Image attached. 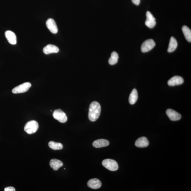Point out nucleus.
<instances>
[{
    "instance_id": "obj_3",
    "label": "nucleus",
    "mask_w": 191,
    "mask_h": 191,
    "mask_svg": "<svg viewBox=\"0 0 191 191\" xmlns=\"http://www.w3.org/2000/svg\"><path fill=\"white\" fill-rule=\"evenodd\" d=\"M102 164L104 167L111 171H116L118 169L117 162L114 160L111 159L104 160H103Z\"/></svg>"
},
{
    "instance_id": "obj_12",
    "label": "nucleus",
    "mask_w": 191,
    "mask_h": 191,
    "mask_svg": "<svg viewBox=\"0 0 191 191\" xmlns=\"http://www.w3.org/2000/svg\"><path fill=\"white\" fill-rule=\"evenodd\" d=\"M88 186L92 189L97 190L100 188L102 186V183L97 178H93L89 180L87 183Z\"/></svg>"
},
{
    "instance_id": "obj_17",
    "label": "nucleus",
    "mask_w": 191,
    "mask_h": 191,
    "mask_svg": "<svg viewBox=\"0 0 191 191\" xmlns=\"http://www.w3.org/2000/svg\"><path fill=\"white\" fill-rule=\"evenodd\" d=\"M178 43L176 39L174 37H171L170 40L169 47L167 50L168 52L169 53L173 52L176 49Z\"/></svg>"
},
{
    "instance_id": "obj_22",
    "label": "nucleus",
    "mask_w": 191,
    "mask_h": 191,
    "mask_svg": "<svg viewBox=\"0 0 191 191\" xmlns=\"http://www.w3.org/2000/svg\"><path fill=\"white\" fill-rule=\"evenodd\" d=\"M5 191H15V189L14 187H6L4 189Z\"/></svg>"
},
{
    "instance_id": "obj_20",
    "label": "nucleus",
    "mask_w": 191,
    "mask_h": 191,
    "mask_svg": "<svg viewBox=\"0 0 191 191\" xmlns=\"http://www.w3.org/2000/svg\"><path fill=\"white\" fill-rule=\"evenodd\" d=\"M118 58H119V56L117 53L115 51H114L112 53L111 57L109 60V63L112 65L115 64L118 62Z\"/></svg>"
},
{
    "instance_id": "obj_5",
    "label": "nucleus",
    "mask_w": 191,
    "mask_h": 191,
    "mask_svg": "<svg viewBox=\"0 0 191 191\" xmlns=\"http://www.w3.org/2000/svg\"><path fill=\"white\" fill-rule=\"evenodd\" d=\"M53 116L54 119L61 123H65L67 120V118L65 113L60 109L55 110L53 113Z\"/></svg>"
},
{
    "instance_id": "obj_2",
    "label": "nucleus",
    "mask_w": 191,
    "mask_h": 191,
    "mask_svg": "<svg viewBox=\"0 0 191 191\" xmlns=\"http://www.w3.org/2000/svg\"><path fill=\"white\" fill-rule=\"evenodd\" d=\"M39 128L37 122L35 120H32L27 123L24 126V130L29 134L35 133Z\"/></svg>"
},
{
    "instance_id": "obj_18",
    "label": "nucleus",
    "mask_w": 191,
    "mask_h": 191,
    "mask_svg": "<svg viewBox=\"0 0 191 191\" xmlns=\"http://www.w3.org/2000/svg\"><path fill=\"white\" fill-rule=\"evenodd\" d=\"M138 98V93L136 89H133L129 97V102L131 104H134L137 102Z\"/></svg>"
},
{
    "instance_id": "obj_1",
    "label": "nucleus",
    "mask_w": 191,
    "mask_h": 191,
    "mask_svg": "<svg viewBox=\"0 0 191 191\" xmlns=\"http://www.w3.org/2000/svg\"><path fill=\"white\" fill-rule=\"evenodd\" d=\"M101 112V107L99 103L96 101L92 102L89 109V120L93 122L96 121L100 116Z\"/></svg>"
},
{
    "instance_id": "obj_7",
    "label": "nucleus",
    "mask_w": 191,
    "mask_h": 191,
    "mask_svg": "<svg viewBox=\"0 0 191 191\" xmlns=\"http://www.w3.org/2000/svg\"><path fill=\"white\" fill-rule=\"evenodd\" d=\"M147 19L145 22V24L150 28H154L156 25V19L150 11H147L146 13Z\"/></svg>"
},
{
    "instance_id": "obj_14",
    "label": "nucleus",
    "mask_w": 191,
    "mask_h": 191,
    "mask_svg": "<svg viewBox=\"0 0 191 191\" xmlns=\"http://www.w3.org/2000/svg\"><path fill=\"white\" fill-rule=\"evenodd\" d=\"M149 144V141L146 137H141L137 139L135 143V146L137 147L145 148Z\"/></svg>"
},
{
    "instance_id": "obj_23",
    "label": "nucleus",
    "mask_w": 191,
    "mask_h": 191,
    "mask_svg": "<svg viewBox=\"0 0 191 191\" xmlns=\"http://www.w3.org/2000/svg\"><path fill=\"white\" fill-rule=\"evenodd\" d=\"M133 2L135 4L138 5L140 3V0H132Z\"/></svg>"
},
{
    "instance_id": "obj_21",
    "label": "nucleus",
    "mask_w": 191,
    "mask_h": 191,
    "mask_svg": "<svg viewBox=\"0 0 191 191\" xmlns=\"http://www.w3.org/2000/svg\"><path fill=\"white\" fill-rule=\"evenodd\" d=\"M49 147L53 150H61L62 149L63 146L61 143H57L53 141H50L49 143Z\"/></svg>"
},
{
    "instance_id": "obj_4",
    "label": "nucleus",
    "mask_w": 191,
    "mask_h": 191,
    "mask_svg": "<svg viewBox=\"0 0 191 191\" xmlns=\"http://www.w3.org/2000/svg\"><path fill=\"white\" fill-rule=\"evenodd\" d=\"M31 87V84L29 82H26L15 87L13 89L12 93L15 94L25 93Z\"/></svg>"
},
{
    "instance_id": "obj_19",
    "label": "nucleus",
    "mask_w": 191,
    "mask_h": 191,
    "mask_svg": "<svg viewBox=\"0 0 191 191\" xmlns=\"http://www.w3.org/2000/svg\"><path fill=\"white\" fill-rule=\"evenodd\" d=\"M182 30L184 37L188 42L191 41V30L188 27L186 26H183L182 28Z\"/></svg>"
},
{
    "instance_id": "obj_16",
    "label": "nucleus",
    "mask_w": 191,
    "mask_h": 191,
    "mask_svg": "<svg viewBox=\"0 0 191 191\" xmlns=\"http://www.w3.org/2000/svg\"><path fill=\"white\" fill-rule=\"evenodd\" d=\"M50 165L55 171H57L59 168L62 167L63 164L60 160L57 159H53L50 162Z\"/></svg>"
},
{
    "instance_id": "obj_6",
    "label": "nucleus",
    "mask_w": 191,
    "mask_h": 191,
    "mask_svg": "<svg viewBox=\"0 0 191 191\" xmlns=\"http://www.w3.org/2000/svg\"><path fill=\"white\" fill-rule=\"evenodd\" d=\"M155 43L153 40L149 39L144 41L141 46V51L143 53L148 52L155 46Z\"/></svg>"
},
{
    "instance_id": "obj_9",
    "label": "nucleus",
    "mask_w": 191,
    "mask_h": 191,
    "mask_svg": "<svg viewBox=\"0 0 191 191\" xmlns=\"http://www.w3.org/2000/svg\"><path fill=\"white\" fill-rule=\"evenodd\" d=\"M166 113L168 117L172 121H177L181 119V115L173 110L170 109H168L166 112Z\"/></svg>"
},
{
    "instance_id": "obj_11",
    "label": "nucleus",
    "mask_w": 191,
    "mask_h": 191,
    "mask_svg": "<svg viewBox=\"0 0 191 191\" xmlns=\"http://www.w3.org/2000/svg\"><path fill=\"white\" fill-rule=\"evenodd\" d=\"M5 37L10 44L12 45L16 44L17 43V38L14 32L10 30H7L5 32Z\"/></svg>"
},
{
    "instance_id": "obj_13",
    "label": "nucleus",
    "mask_w": 191,
    "mask_h": 191,
    "mask_svg": "<svg viewBox=\"0 0 191 191\" xmlns=\"http://www.w3.org/2000/svg\"><path fill=\"white\" fill-rule=\"evenodd\" d=\"M59 51L58 48L55 45L49 44L44 48L43 53L45 54L48 55L52 53H56Z\"/></svg>"
},
{
    "instance_id": "obj_10",
    "label": "nucleus",
    "mask_w": 191,
    "mask_h": 191,
    "mask_svg": "<svg viewBox=\"0 0 191 191\" xmlns=\"http://www.w3.org/2000/svg\"><path fill=\"white\" fill-rule=\"evenodd\" d=\"M183 78L179 76H175L171 78L168 81V84L170 86L180 85L184 83Z\"/></svg>"
},
{
    "instance_id": "obj_8",
    "label": "nucleus",
    "mask_w": 191,
    "mask_h": 191,
    "mask_svg": "<svg viewBox=\"0 0 191 191\" xmlns=\"http://www.w3.org/2000/svg\"><path fill=\"white\" fill-rule=\"evenodd\" d=\"M46 26L51 33L56 34L58 32V28L56 24L53 19L50 18L48 19L46 22Z\"/></svg>"
},
{
    "instance_id": "obj_15",
    "label": "nucleus",
    "mask_w": 191,
    "mask_h": 191,
    "mask_svg": "<svg viewBox=\"0 0 191 191\" xmlns=\"http://www.w3.org/2000/svg\"><path fill=\"white\" fill-rule=\"evenodd\" d=\"M110 144L108 140L105 139H99L94 141L93 143V146L96 148H100L107 147Z\"/></svg>"
}]
</instances>
